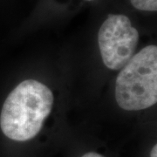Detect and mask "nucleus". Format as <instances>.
I'll use <instances>...</instances> for the list:
<instances>
[{"mask_svg": "<svg viewBox=\"0 0 157 157\" xmlns=\"http://www.w3.org/2000/svg\"><path fill=\"white\" fill-rule=\"evenodd\" d=\"M54 96L45 84L27 79L7 96L0 114V128L16 141L32 140L40 132L53 107Z\"/></svg>", "mask_w": 157, "mask_h": 157, "instance_id": "f257e3e1", "label": "nucleus"}, {"mask_svg": "<svg viewBox=\"0 0 157 157\" xmlns=\"http://www.w3.org/2000/svg\"><path fill=\"white\" fill-rule=\"evenodd\" d=\"M119 107L140 111L157 101V47L148 45L133 56L120 72L115 84Z\"/></svg>", "mask_w": 157, "mask_h": 157, "instance_id": "f03ea898", "label": "nucleus"}, {"mask_svg": "<svg viewBox=\"0 0 157 157\" xmlns=\"http://www.w3.org/2000/svg\"><path fill=\"white\" fill-rule=\"evenodd\" d=\"M98 43L105 66L120 70L135 55L139 33L127 16L110 14L99 30Z\"/></svg>", "mask_w": 157, "mask_h": 157, "instance_id": "7ed1b4c3", "label": "nucleus"}, {"mask_svg": "<svg viewBox=\"0 0 157 157\" xmlns=\"http://www.w3.org/2000/svg\"><path fill=\"white\" fill-rule=\"evenodd\" d=\"M135 9L145 11H156L157 0H130Z\"/></svg>", "mask_w": 157, "mask_h": 157, "instance_id": "20e7f679", "label": "nucleus"}, {"mask_svg": "<svg viewBox=\"0 0 157 157\" xmlns=\"http://www.w3.org/2000/svg\"><path fill=\"white\" fill-rule=\"evenodd\" d=\"M81 157H105L103 156L101 154H98V153H95V152H88L86 154L83 155Z\"/></svg>", "mask_w": 157, "mask_h": 157, "instance_id": "39448f33", "label": "nucleus"}, {"mask_svg": "<svg viewBox=\"0 0 157 157\" xmlns=\"http://www.w3.org/2000/svg\"><path fill=\"white\" fill-rule=\"evenodd\" d=\"M150 157H157V146H155L152 147L151 152H150Z\"/></svg>", "mask_w": 157, "mask_h": 157, "instance_id": "423d86ee", "label": "nucleus"}, {"mask_svg": "<svg viewBox=\"0 0 157 157\" xmlns=\"http://www.w3.org/2000/svg\"><path fill=\"white\" fill-rule=\"evenodd\" d=\"M87 1H93V0H87Z\"/></svg>", "mask_w": 157, "mask_h": 157, "instance_id": "0eeeda50", "label": "nucleus"}]
</instances>
